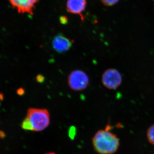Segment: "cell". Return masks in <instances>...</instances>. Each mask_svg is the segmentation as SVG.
<instances>
[{
  "label": "cell",
  "instance_id": "obj_1",
  "mask_svg": "<svg viewBox=\"0 0 154 154\" xmlns=\"http://www.w3.org/2000/svg\"><path fill=\"white\" fill-rule=\"evenodd\" d=\"M95 151L99 154H113L118 151L120 141L117 135L109 130H99L92 139Z\"/></svg>",
  "mask_w": 154,
  "mask_h": 154
},
{
  "label": "cell",
  "instance_id": "obj_2",
  "mask_svg": "<svg viewBox=\"0 0 154 154\" xmlns=\"http://www.w3.org/2000/svg\"><path fill=\"white\" fill-rule=\"evenodd\" d=\"M50 114L45 109L30 108L21 124L25 130L41 131L47 128L50 124Z\"/></svg>",
  "mask_w": 154,
  "mask_h": 154
},
{
  "label": "cell",
  "instance_id": "obj_3",
  "mask_svg": "<svg viewBox=\"0 0 154 154\" xmlns=\"http://www.w3.org/2000/svg\"><path fill=\"white\" fill-rule=\"evenodd\" d=\"M89 79L85 72L81 70L72 72L68 78V84L70 88L75 91L85 90L88 87Z\"/></svg>",
  "mask_w": 154,
  "mask_h": 154
},
{
  "label": "cell",
  "instance_id": "obj_4",
  "mask_svg": "<svg viewBox=\"0 0 154 154\" xmlns=\"http://www.w3.org/2000/svg\"><path fill=\"white\" fill-rule=\"evenodd\" d=\"M102 82L103 85L108 89H116L121 85L122 78L117 70L108 69L102 75Z\"/></svg>",
  "mask_w": 154,
  "mask_h": 154
},
{
  "label": "cell",
  "instance_id": "obj_5",
  "mask_svg": "<svg viewBox=\"0 0 154 154\" xmlns=\"http://www.w3.org/2000/svg\"><path fill=\"white\" fill-rule=\"evenodd\" d=\"M11 5L18 13L33 14V9L38 0H9Z\"/></svg>",
  "mask_w": 154,
  "mask_h": 154
},
{
  "label": "cell",
  "instance_id": "obj_6",
  "mask_svg": "<svg viewBox=\"0 0 154 154\" xmlns=\"http://www.w3.org/2000/svg\"><path fill=\"white\" fill-rule=\"evenodd\" d=\"M72 46L71 41L62 34L57 35L52 41V46L57 52L62 53L66 52Z\"/></svg>",
  "mask_w": 154,
  "mask_h": 154
},
{
  "label": "cell",
  "instance_id": "obj_7",
  "mask_svg": "<svg viewBox=\"0 0 154 154\" xmlns=\"http://www.w3.org/2000/svg\"><path fill=\"white\" fill-rule=\"evenodd\" d=\"M86 5V0H68L66 3L67 11L70 14L79 15L83 18L82 14L85 11Z\"/></svg>",
  "mask_w": 154,
  "mask_h": 154
},
{
  "label": "cell",
  "instance_id": "obj_8",
  "mask_svg": "<svg viewBox=\"0 0 154 154\" xmlns=\"http://www.w3.org/2000/svg\"><path fill=\"white\" fill-rule=\"evenodd\" d=\"M146 134L149 142L154 146V124L152 125L148 128Z\"/></svg>",
  "mask_w": 154,
  "mask_h": 154
},
{
  "label": "cell",
  "instance_id": "obj_9",
  "mask_svg": "<svg viewBox=\"0 0 154 154\" xmlns=\"http://www.w3.org/2000/svg\"><path fill=\"white\" fill-rule=\"evenodd\" d=\"M102 4L107 7H110L118 2L119 0H101Z\"/></svg>",
  "mask_w": 154,
  "mask_h": 154
},
{
  "label": "cell",
  "instance_id": "obj_10",
  "mask_svg": "<svg viewBox=\"0 0 154 154\" xmlns=\"http://www.w3.org/2000/svg\"><path fill=\"white\" fill-rule=\"evenodd\" d=\"M36 80L38 83H43L45 81V77L42 75H38L36 77Z\"/></svg>",
  "mask_w": 154,
  "mask_h": 154
},
{
  "label": "cell",
  "instance_id": "obj_11",
  "mask_svg": "<svg viewBox=\"0 0 154 154\" xmlns=\"http://www.w3.org/2000/svg\"><path fill=\"white\" fill-rule=\"evenodd\" d=\"M17 93L19 96H22L25 94V91L23 88H20L17 90Z\"/></svg>",
  "mask_w": 154,
  "mask_h": 154
},
{
  "label": "cell",
  "instance_id": "obj_12",
  "mask_svg": "<svg viewBox=\"0 0 154 154\" xmlns=\"http://www.w3.org/2000/svg\"><path fill=\"white\" fill-rule=\"evenodd\" d=\"M0 97H1V100H2L4 99V96H3V94L1 93V95H0Z\"/></svg>",
  "mask_w": 154,
  "mask_h": 154
},
{
  "label": "cell",
  "instance_id": "obj_13",
  "mask_svg": "<svg viewBox=\"0 0 154 154\" xmlns=\"http://www.w3.org/2000/svg\"><path fill=\"white\" fill-rule=\"evenodd\" d=\"M56 154V153H54V152H49V153H46V154Z\"/></svg>",
  "mask_w": 154,
  "mask_h": 154
},
{
  "label": "cell",
  "instance_id": "obj_14",
  "mask_svg": "<svg viewBox=\"0 0 154 154\" xmlns=\"http://www.w3.org/2000/svg\"><path fill=\"white\" fill-rule=\"evenodd\" d=\"M153 1H154V0H153Z\"/></svg>",
  "mask_w": 154,
  "mask_h": 154
}]
</instances>
